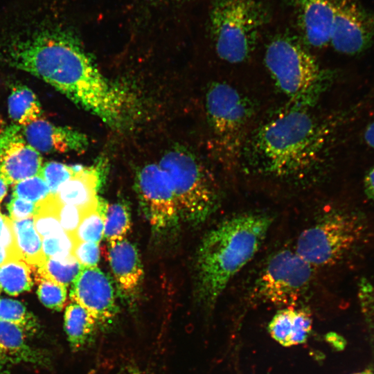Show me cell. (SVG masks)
<instances>
[{
  "label": "cell",
  "mask_w": 374,
  "mask_h": 374,
  "mask_svg": "<svg viewBox=\"0 0 374 374\" xmlns=\"http://www.w3.org/2000/svg\"><path fill=\"white\" fill-rule=\"evenodd\" d=\"M82 267L73 254L62 258H47L39 267H33L34 276L51 280L67 287Z\"/></svg>",
  "instance_id": "cb8c5ba5"
},
{
  "label": "cell",
  "mask_w": 374,
  "mask_h": 374,
  "mask_svg": "<svg viewBox=\"0 0 374 374\" xmlns=\"http://www.w3.org/2000/svg\"><path fill=\"white\" fill-rule=\"evenodd\" d=\"M204 108L217 159L228 168L240 166L244 145L260 119L256 100L240 84L222 78L208 84Z\"/></svg>",
  "instance_id": "277c9868"
},
{
  "label": "cell",
  "mask_w": 374,
  "mask_h": 374,
  "mask_svg": "<svg viewBox=\"0 0 374 374\" xmlns=\"http://www.w3.org/2000/svg\"><path fill=\"white\" fill-rule=\"evenodd\" d=\"M33 19L6 42V62L51 84L109 127L126 126L138 107L133 94L107 79L69 30L48 16Z\"/></svg>",
  "instance_id": "6da1fadb"
},
{
  "label": "cell",
  "mask_w": 374,
  "mask_h": 374,
  "mask_svg": "<svg viewBox=\"0 0 374 374\" xmlns=\"http://www.w3.org/2000/svg\"><path fill=\"white\" fill-rule=\"evenodd\" d=\"M364 188L366 195L374 200V166L368 171L364 180Z\"/></svg>",
  "instance_id": "d590c367"
},
{
  "label": "cell",
  "mask_w": 374,
  "mask_h": 374,
  "mask_svg": "<svg viewBox=\"0 0 374 374\" xmlns=\"http://www.w3.org/2000/svg\"><path fill=\"white\" fill-rule=\"evenodd\" d=\"M159 1H178V0H159Z\"/></svg>",
  "instance_id": "ee69618b"
},
{
  "label": "cell",
  "mask_w": 374,
  "mask_h": 374,
  "mask_svg": "<svg viewBox=\"0 0 374 374\" xmlns=\"http://www.w3.org/2000/svg\"><path fill=\"white\" fill-rule=\"evenodd\" d=\"M10 117L21 127H25L39 119L42 106L36 95L24 85H16L8 100Z\"/></svg>",
  "instance_id": "7402d4cb"
},
{
  "label": "cell",
  "mask_w": 374,
  "mask_h": 374,
  "mask_svg": "<svg viewBox=\"0 0 374 374\" xmlns=\"http://www.w3.org/2000/svg\"><path fill=\"white\" fill-rule=\"evenodd\" d=\"M59 204L53 194L36 204L33 221L35 228L42 240L64 232L58 217Z\"/></svg>",
  "instance_id": "4316f807"
},
{
  "label": "cell",
  "mask_w": 374,
  "mask_h": 374,
  "mask_svg": "<svg viewBox=\"0 0 374 374\" xmlns=\"http://www.w3.org/2000/svg\"><path fill=\"white\" fill-rule=\"evenodd\" d=\"M0 374H9V372L6 367L5 363L1 361H0Z\"/></svg>",
  "instance_id": "b9f144b4"
},
{
  "label": "cell",
  "mask_w": 374,
  "mask_h": 374,
  "mask_svg": "<svg viewBox=\"0 0 374 374\" xmlns=\"http://www.w3.org/2000/svg\"><path fill=\"white\" fill-rule=\"evenodd\" d=\"M46 181L39 175H35L14 184L12 196L33 203H38L51 195Z\"/></svg>",
  "instance_id": "f546056e"
},
{
  "label": "cell",
  "mask_w": 374,
  "mask_h": 374,
  "mask_svg": "<svg viewBox=\"0 0 374 374\" xmlns=\"http://www.w3.org/2000/svg\"><path fill=\"white\" fill-rule=\"evenodd\" d=\"M308 47L299 38L281 33L274 36L265 48L264 65L286 98L285 105H316L329 84L330 75Z\"/></svg>",
  "instance_id": "5b68a950"
},
{
  "label": "cell",
  "mask_w": 374,
  "mask_h": 374,
  "mask_svg": "<svg viewBox=\"0 0 374 374\" xmlns=\"http://www.w3.org/2000/svg\"><path fill=\"white\" fill-rule=\"evenodd\" d=\"M364 231L357 215L332 213L303 230L294 250L313 267L331 265L360 240Z\"/></svg>",
  "instance_id": "ba28073f"
},
{
  "label": "cell",
  "mask_w": 374,
  "mask_h": 374,
  "mask_svg": "<svg viewBox=\"0 0 374 374\" xmlns=\"http://www.w3.org/2000/svg\"><path fill=\"white\" fill-rule=\"evenodd\" d=\"M366 143L374 148V120L367 126L364 134Z\"/></svg>",
  "instance_id": "8d00e7d4"
},
{
  "label": "cell",
  "mask_w": 374,
  "mask_h": 374,
  "mask_svg": "<svg viewBox=\"0 0 374 374\" xmlns=\"http://www.w3.org/2000/svg\"><path fill=\"white\" fill-rule=\"evenodd\" d=\"M19 327L0 320V361L3 363L43 364L44 357L31 347Z\"/></svg>",
  "instance_id": "d6986e66"
},
{
  "label": "cell",
  "mask_w": 374,
  "mask_h": 374,
  "mask_svg": "<svg viewBox=\"0 0 374 374\" xmlns=\"http://www.w3.org/2000/svg\"><path fill=\"white\" fill-rule=\"evenodd\" d=\"M312 328L310 313L305 308L285 307L279 310L269 324V332L274 339L284 346L304 342Z\"/></svg>",
  "instance_id": "ac0fdd59"
},
{
  "label": "cell",
  "mask_w": 374,
  "mask_h": 374,
  "mask_svg": "<svg viewBox=\"0 0 374 374\" xmlns=\"http://www.w3.org/2000/svg\"><path fill=\"white\" fill-rule=\"evenodd\" d=\"M131 228V213L127 203L121 200L108 205L104 236L109 245L125 239Z\"/></svg>",
  "instance_id": "d4e9b609"
},
{
  "label": "cell",
  "mask_w": 374,
  "mask_h": 374,
  "mask_svg": "<svg viewBox=\"0 0 374 374\" xmlns=\"http://www.w3.org/2000/svg\"><path fill=\"white\" fill-rule=\"evenodd\" d=\"M374 41V11L357 0H335L330 44L339 53L356 55Z\"/></svg>",
  "instance_id": "8fae6325"
},
{
  "label": "cell",
  "mask_w": 374,
  "mask_h": 374,
  "mask_svg": "<svg viewBox=\"0 0 374 374\" xmlns=\"http://www.w3.org/2000/svg\"><path fill=\"white\" fill-rule=\"evenodd\" d=\"M8 210L12 220H24L33 217L36 211V204L12 196L8 204Z\"/></svg>",
  "instance_id": "e575fe53"
},
{
  "label": "cell",
  "mask_w": 374,
  "mask_h": 374,
  "mask_svg": "<svg viewBox=\"0 0 374 374\" xmlns=\"http://www.w3.org/2000/svg\"><path fill=\"white\" fill-rule=\"evenodd\" d=\"M312 272L313 267L294 250H280L269 259L257 278L253 297L284 308L296 306L309 288Z\"/></svg>",
  "instance_id": "9c48e42d"
},
{
  "label": "cell",
  "mask_w": 374,
  "mask_h": 374,
  "mask_svg": "<svg viewBox=\"0 0 374 374\" xmlns=\"http://www.w3.org/2000/svg\"><path fill=\"white\" fill-rule=\"evenodd\" d=\"M108 204L99 197L97 204L84 211L75 233L78 241L99 243L104 236L105 220Z\"/></svg>",
  "instance_id": "484cf974"
},
{
  "label": "cell",
  "mask_w": 374,
  "mask_h": 374,
  "mask_svg": "<svg viewBox=\"0 0 374 374\" xmlns=\"http://www.w3.org/2000/svg\"><path fill=\"white\" fill-rule=\"evenodd\" d=\"M64 327L70 347L77 351L92 341L99 326L87 310L71 301L65 308Z\"/></svg>",
  "instance_id": "ffe728a7"
},
{
  "label": "cell",
  "mask_w": 374,
  "mask_h": 374,
  "mask_svg": "<svg viewBox=\"0 0 374 374\" xmlns=\"http://www.w3.org/2000/svg\"><path fill=\"white\" fill-rule=\"evenodd\" d=\"M315 106L285 105L258 121L244 145L240 166L280 180H302L328 160L338 121Z\"/></svg>",
  "instance_id": "7a4b0ae2"
},
{
  "label": "cell",
  "mask_w": 374,
  "mask_h": 374,
  "mask_svg": "<svg viewBox=\"0 0 374 374\" xmlns=\"http://www.w3.org/2000/svg\"><path fill=\"white\" fill-rule=\"evenodd\" d=\"M10 258V255L8 251L0 244V266Z\"/></svg>",
  "instance_id": "f35d334b"
},
{
  "label": "cell",
  "mask_w": 374,
  "mask_h": 374,
  "mask_svg": "<svg viewBox=\"0 0 374 374\" xmlns=\"http://www.w3.org/2000/svg\"><path fill=\"white\" fill-rule=\"evenodd\" d=\"M107 258L118 294L134 305L143 276L137 248L125 238L109 245Z\"/></svg>",
  "instance_id": "9a60e30c"
},
{
  "label": "cell",
  "mask_w": 374,
  "mask_h": 374,
  "mask_svg": "<svg viewBox=\"0 0 374 374\" xmlns=\"http://www.w3.org/2000/svg\"><path fill=\"white\" fill-rule=\"evenodd\" d=\"M73 254L82 267H96L100 256L99 243L77 241Z\"/></svg>",
  "instance_id": "d6a6232c"
},
{
  "label": "cell",
  "mask_w": 374,
  "mask_h": 374,
  "mask_svg": "<svg viewBox=\"0 0 374 374\" xmlns=\"http://www.w3.org/2000/svg\"><path fill=\"white\" fill-rule=\"evenodd\" d=\"M22 130L26 141L38 152H82L89 146V139L82 132L45 120L38 119Z\"/></svg>",
  "instance_id": "2e32d148"
},
{
  "label": "cell",
  "mask_w": 374,
  "mask_h": 374,
  "mask_svg": "<svg viewBox=\"0 0 374 374\" xmlns=\"http://www.w3.org/2000/svg\"><path fill=\"white\" fill-rule=\"evenodd\" d=\"M75 173L73 166L50 161L42 165L39 175L46 181L51 193L55 195L60 187Z\"/></svg>",
  "instance_id": "4dcf8cb0"
},
{
  "label": "cell",
  "mask_w": 374,
  "mask_h": 374,
  "mask_svg": "<svg viewBox=\"0 0 374 374\" xmlns=\"http://www.w3.org/2000/svg\"><path fill=\"white\" fill-rule=\"evenodd\" d=\"M270 216L247 213L226 220L204 237L196 260L199 300L214 304L233 277L259 250L271 226Z\"/></svg>",
  "instance_id": "3957f363"
},
{
  "label": "cell",
  "mask_w": 374,
  "mask_h": 374,
  "mask_svg": "<svg viewBox=\"0 0 374 374\" xmlns=\"http://www.w3.org/2000/svg\"><path fill=\"white\" fill-rule=\"evenodd\" d=\"M353 374H374V373L371 370H364L363 371L353 373Z\"/></svg>",
  "instance_id": "7bdbcfd3"
},
{
  "label": "cell",
  "mask_w": 374,
  "mask_h": 374,
  "mask_svg": "<svg viewBox=\"0 0 374 374\" xmlns=\"http://www.w3.org/2000/svg\"><path fill=\"white\" fill-rule=\"evenodd\" d=\"M12 221L18 258L32 267H39L45 257L42 240L35 228L33 217Z\"/></svg>",
  "instance_id": "44dd1931"
},
{
  "label": "cell",
  "mask_w": 374,
  "mask_h": 374,
  "mask_svg": "<svg viewBox=\"0 0 374 374\" xmlns=\"http://www.w3.org/2000/svg\"><path fill=\"white\" fill-rule=\"evenodd\" d=\"M267 20V12L260 0H214L209 25L220 60L233 66L249 60Z\"/></svg>",
  "instance_id": "8992f818"
},
{
  "label": "cell",
  "mask_w": 374,
  "mask_h": 374,
  "mask_svg": "<svg viewBox=\"0 0 374 374\" xmlns=\"http://www.w3.org/2000/svg\"><path fill=\"white\" fill-rule=\"evenodd\" d=\"M6 219H7V216H5V215H2L1 213V212H0V236L1 235L3 229L4 228Z\"/></svg>",
  "instance_id": "60d3db41"
},
{
  "label": "cell",
  "mask_w": 374,
  "mask_h": 374,
  "mask_svg": "<svg viewBox=\"0 0 374 374\" xmlns=\"http://www.w3.org/2000/svg\"><path fill=\"white\" fill-rule=\"evenodd\" d=\"M134 188L145 217L155 232L175 228L180 217L170 183L159 164L149 163L136 174Z\"/></svg>",
  "instance_id": "30bf717a"
},
{
  "label": "cell",
  "mask_w": 374,
  "mask_h": 374,
  "mask_svg": "<svg viewBox=\"0 0 374 374\" xmlns=\"http://www.w3.org/2000/svg\"><path fill=\"white\" fill-rule=\"evenodd\" d=\"M8 185L6 181L0 176V203L7 193Z\"/></svg>",
  "instance_id": "74e56055"
},
{
  "label": "cell",
  "mask_w": 374,
  "mask_h": 374,
  "mask_svg": "<svg viewBox=\"0 0 374 374\" xmlns=\"http://www.w3.org/2000/svg\"><path fill=\"white\" fill-rule=\"evenodd\" d=\"M40 153L26 140L22 127L12 125L0 136V176L9 185L39 175Z\"/></svg>",
  "instance_id": "4fadbf2b"
},
{
  "label": "cell",
  "mask_w": 374,
  "mask_h": 374,
  "mask_svg": "<svg viewBox=\"0 0 374 374\" xmlns=\"http://www.w3.org/2000/svg\"><path fill=\"white\" fill-rule=\"evenodd\" d=\"M42 251L45 258H62L73 254L77 240L74 235L64 232L43 238Z\"/></svg>",
  "instance_id": "1f68e13d"
},
{
  "label": "cell",
  "mask_w": 374,
  "mask_h": 374,
  "mask_svg": "<svg viewBox=\"0 0 374 374\" xmlns=\"http://www.w3.org/2000/svg\"><path fill=\"white\" fill-rule=\"evenodd\" d=\"M301 40L321 48L330 44L335 0H292Z\"/></svg>",
  "instance_id": "5bb4252c"
},
{
  "label": "cell",
  "mask_w": 374,
  "mask_h": 374,
  "mask_svg": "<svg viewBox=\"0 0 374 374\" xmlns=\"http://www.w3.org/2000/svg\"><path fill=\"white\" fill-rule=\"evenodd\" d=\"M159 166L170 183L180 217L194 225L204 222L215 211L218 195L199 159L188 150L177 147L166 152Z\"/></svg>",
  "instance_id": "52a82bcc"
},
{
  "label": "cell",
  "mask_w": 374,
  "mask_h": 374,
  "mask_svg": "<svg viewBox=\"0 0 374 374\" xmlns=\"http://www.w3.org/2000/svg\"><path fill=\"white\" fill-rule=\"evenodd\" d=\"M0 292H1V290H0Z\"/></svg>",
  "instance_id": "f6af8a7d"
},
{
  "label": "cell",
  "mask_w": 374,
  "mask_h": 374,
  "mask_svg": "<svg viewBox=\"0 0 374 374\" xmlns=\"http://www.w3.org/2000/svg\"><path fill=\"white\" fill-rule=\"evenodd\" d=\"M84 212V211L79 207L60 202L58 217L63 230L69 234L75 235Z\"/></svg>",
  "instance_id": "836d02e7"
},
{
  "label": "cell",
  "mask_w": 374,
  "mask_h": 374,
  "mask_svg": "<svg viewBox=\"0 0 374 374\" xmlns=\"http://www.w3.org/2000/svg\"><path fill=\"white\" fill-rule=\"evenodd\" d=\"M107 163L100 159L96 163L84 166L64 182L55 194L57 200L64 204L73 205L86 211L95 206L97 195Z\"/></svg>",
  "instance_id": "e0dca14e"
},
{
  "label": "cell",
  "mask_w": 374,
  "mask_h": 374,
  "mask_svg": "<svg viewBox=\"0 0 374 374\" xmlns=\"http://www.w3.org/2000/svg\"><path fill=\"white\" fill-rule=\"evenodd\" d=\"M35 280L38 285V298L44 305L56 311H60L66 306V287L40 277H36Z\"/></svg>",
  "instance_id": "f1b7e54d"
},
{
  "label": "cell",
  "mask_w": 374,
  "mask_h": 374,
  "mask_svg": "<svg viewBox=\"0 0 374 374\" xmlns=\"http://www.w3.org/2000/svg\"><path fill=\"white\" fill-rule=\"evenodd\" d=\"M33 267L24 260L12 258L0 266V290L11 296L29 291L33 286Z\"/></svg>",
  "instance_id": "603a6c76"
},
{
  "label": "cell",
  "mask_w": 374,
  "mask_h": 374,
  "mask_svg": "<svg viewBox=\"0 0 374 374\" xmlns=\"http://www.w3.org/2000/svg\"><path fill=\"white\" fill-rule=\"evenodd\" d=\"M0 320L19 327L27 335L35 333L39 328L35 316L21 302L13 299H0Z\"/></svg>",
  "instance_id": "83f0119b"
},
{
  "label": "cell",
  "mask_w": 374,
  "mask_h": 374,
  "mask_svg": "<svg viewBox=\"0 0 374 374\" xmlns=\"http://www.w3.org/2000/svg\"><path fill=\"white\" fill-rule=\"evenodd\" d=\"M69 296L94 317L99 327L109 326L118 312L112 283L97 267H82L71 285Z\"/></svg>",
  "instance_id": "7c38bea8"
},
{
  "label": "cell",
  "mask_w": 374,
  "mask_h": 374,
  "mask_svg": "<svg viewBox=\"0 0 374 374\" xmlns=\"http://www.w3.org/2000/svg\"><path fill=\"white\" fill-rule=\"evenodd\" d=\"M125 374H148V373L137 367L130 366L126 369Z\"/></svg>",
  "instance_id": "ab89813d"
}]
</instances>
